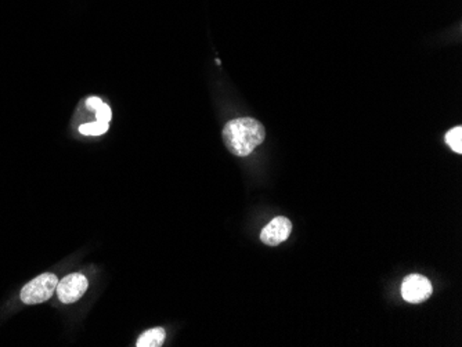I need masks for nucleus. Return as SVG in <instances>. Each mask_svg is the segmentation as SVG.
<instances>
[{
	"mask_svg": "<svg viewBox=\"0 0 462 347\" xmlns=\"http://www.w3.org/2000/svg\"><path fill=\"white\" fill-rule=\"evenodd\" d=\"M266 139L263 125L254 118H238L230 121L223 129V140L229 151L236 156H247Z\"/></svg>",
	"mask_w": 462,
	"mask_h": 347,
	"instance_id": "f257e3e1",
	"label": "nucleus"
},
{
	"mask_svg": "<svg viewBox=\"0 0 462 347\" xmlns=\"http://www.w3.org/2000/svg\"><path fill=\"white\" fill-rule=\"evenodd\" d=\"M58 278L52 273L41 274L39 277L29 281L21 290V300L25 304H39L52 298L57 290Z\"/></svg>",
	"mask_w": 462,
	"mask_h": 347,
	"instance_id": "f03ea898",
	"label": "nucleus"
},
{
	"mask_svg": "<svg viewBox=\"0 0 462 347\" xmlns=\"http://www.w3.org/2000/svg\"><path fill=\"white\" fill-rule=\"evenodd\" d=\"M88 287H89L88 278L83 274L74 273V274L67 275L61 281H58L55 291H57L58 299L62 303L68 304V303H74L82 298L85 295V292L88 291Z\"/></svg>",
	"mask_w": 462,
	"mask_h": 347,
	"instance_id": "7ed1b4c3",
	"label": "nucleus"
},
{
	"mask_svg": "<svg viewBox=\"0 0 462 347\" xmlns=\"http://www.w3.org/2000/svg\"><path fill=\"white\" fill-rule=\"evenodd\" d=\"M433 288L429 280L419 274H411L402 284V297L412 304L422 303L432 297Z\"/></svg>",
	"mask_w": 462,
	"mask_h": 347,
	"instance_id": "20e7f679",
	"label": "nucleus"
},
{
	"mask_svg": "<svg viewBox=\"0 0 462 347\" xmlns=\"http://www.w3.org/2000/svg\"><path fill=\"white\" fill-rule=\"evenodd\" d=\"M292 231V223L284 216L274 217L260 233V240L269 247H277L287 241Z\"/></svg>",
	"mask_w": 462,
	"mask_h": 347,
	"instance_id": "39448f33",
	"label": "nucleus"
},
{
	"mask_svg": "<svg viewBox=\"0 0 462 347\" xmlns=\"http://www.w3.org/2000/svg\"><path fill=\"white\" fill-rule=\"evenodd\" d=\"M166 338V331L163 328H153L146 331L137 339V347H159L163 345Z\"/></svg>",
	"mask_w": 462,
	"mask_h": 347,
	"instance_id": "423d86ee",
	"label": "nucleus"
},
{
	"mask_svg": "<svg viewBox=\"0 0 462 347\" xmlns=\"http://www.w3.org/2000/svg\"><path fill=\"white\" fill-rule=\"evenodd\" d=\"M447 146L457 154H462V128L456 126L447 132L444 137Z\"/></svg>",
	"mask_w": 462,
	"mask_h": 347,
	"instance_id": "0eeeda50",
	"label": "nucleus"
},
{
	"mask_svg": "<svg viewBox=\"0 0 462 347\" xmlns=\"http://www.w3.org/2000/svg\"><path fill=\"white\" fill-rule=\"evenodd\" d=\"M109 123H104V122H90V123H83L79 126V132L85 136H100L104 135L108 130Z\"/></svg>",
	"mask_w": 462,
	"mask_h": 347,
	"instance_id": "6e6552de",
	"label": "nucleus"
},
{
	"mask_svg": "<svg viewBox=\"0 0 462 347\" xmlns=\"http://www.w3.org/2000/svg\"><path fill=\"white\" fill-rule=\"evenodd\" d=\"M93 111L96 112V121L104 122V123H109L111 122L112 112H111V108L104 101L97 108H95Z\"/></svg>",
	"mask_w": 462,
	"mask_h": 347,
	"instance_id": "1a4fd4ad",
	"label": "nucleus"
}]
</instances>
